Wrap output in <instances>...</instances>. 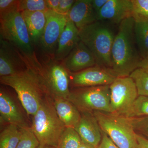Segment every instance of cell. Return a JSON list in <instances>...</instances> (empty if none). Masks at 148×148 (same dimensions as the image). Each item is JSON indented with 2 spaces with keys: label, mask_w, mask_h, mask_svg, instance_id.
I'll return each instance as SVG.
<instances>
[{
  "label": "cell",
  "mask_w": 148,
  "mask_h": 148,
  "mask_svg": "<svg viewBox=\"0 0 148 148\" xmlns=\"http://www.w3.org/2000/svg\"><path fill=\"white\" fill-rule=\"evenodd\" d=\"M24 54L27 69L12 75L1 77L0 82L15 90L27 114L33 116L43 100L51 95L44 76L42 64L35 52L32 55Z\"/></svg>",
  "instance_id": "1"
},
{
  "label": "cell",
  "mask_w": 148,
  "mask_h": 148,
  "mask_svg": "<svg viewBox=\"0 0 148 148\" xmlns=\"http://www.w3.org/2000/svg\"><path fill=\"white\" fill-rule=\"evenodd\" d=\"M135 24L132 17L122 21L113 43L111 69L118 77H129L142 59L135 40Z\"/></svg>",
  "instance_id": "2"
},
{
  "label": "cell",
  "mask_w": 148,
  "mask_h": 148,
  "mask_svg": "<svg viewBox=\"0 0 148 148\" xmlns=\"http://www.w3.org/2000/svg\"><path fill=\"white\" fill-rule=\"evenodd\" d=\"M115 25L97 21L79 30L81 41L90 49L94 56L96 64L111 69V52L117 31Z\"/></svg>",
  "instance_id": "3"
},
{
  "label": "cell",
  "mask_w": 148,
  "mask_h": 148,
  "mask_svg": "<svg viewBox=\"0 0 148 148\" xmlns=\"http://www.w3.org/2000/svg\"><path fill=\"white\" fill-rule=\"evenodd\" d=\"M33 116L31 129L40 144L58 148L59 140L66 127L57 114L51 95L43 100Z\"/></svg>",
  "instance_id": "4"
},
{
  "label": "cell",
  "mask_w": 148,
  "mask_h": 148,
  "mask_svg": "<svg viewBox=\"0 0 148 148\" xmlns=\"http://www.w3.org/2000/svg\"><path fill=\"white\" fill-rule=\"evenodd\" d=\"M101 130L119 148H138L135 132L129 119L111 113L94 111Z\"/></svg>",
  "instance_id": "5"
},
{
  "label": "cell",
  "mask_w": 148,
  "mask_h": 148,
  "mask_svg": "<svg viewBox=\"0 0 148 148\" xmlns=\"http://www.w3.org/2000/svg\"><path fill=\"white\" fill-rule=\"evenodd\" d=\"M68 100L81 112L110 113V85L80 88L71 92Z\"/></svg>",
  "instance_id": "6"
},
{
  "label": "cell",
  "mask_w": 148,
  "mask_h": 148,
  "mask_svg": "<svg viewBox=\"0 0 148 148\" xmlns=\"http://www.w3.org/2000/svg\"><path fill=\"white\" fill-rule=\"evenodd\" d=\"M0 19L1 38L26 54L32 55L34 53L33 43L21 12L10 14Z\"/></svg>",
  "instance_id": "7"
},
{
  "label": "cell",
  "mask_w": 148,
  "mask_h": 148,
  "mask_svg": "<svg viewBox=\"0 0 148 148\" xmlns=\"http://www.w3.org/2000/svg\"><path fill=\"white\" fill-rule=\"evenodd\" d=\"M110 90L111 113L125 116L139 96L135 82L129 76L118 77Z\"/></svg>",
  "instance_id": "8"
},
{
  "label": "cell",
  "mask_w": 148,
  "mask_h": 148,
  "mask_svg": "<svg viewBox=\"0 0 148 148\" xmlns=\"http://www.w3.org/2000/svg\"><path fill=\"white\" fill-rule=\"evenodd\" d=\"M54 58L42 63L44 76L53 99L63 98L68 100L71 91L69 89L70 77L68 71L62 64Z\"/></svg>",
  "instance_id": "9"
},
{
  "label": "cell",
  "mask_w": 148,
  "mask_h": 148,
  "mask_svg": "<svg viewBox=\"0 0 148 148\" xmlns=\"http://www.w3.org/2000/svg\"><path fill=\"white\" fill-rule=\"evenodd\" d=\"M46 23L40 43L47 55L55 54L59 38L69 20L68 14H61L51 10L45 11Z\"/></svg>",
  "instance_id": "10"
},
{
  "label": "cell",
  "mask_w": 148,
  "mask_h": 148,
  "mask_svg": "<svg viewBox=\"0 0 148 148\" xmlns=\"http://www.w3.org/2000/svg\"><path fill=\"white\" fill-rule=\"evenodd\" d=\"M0 38L1 77L12 75L27 69L24 53L12 44Z\"/></svg>",
  "instance_id": "11"
},
{
  "label": "cell",
  "mask_w": 148,
  "mask_h": 148,
  "mask_svg": "<svg viewBox=\"0 0 148 148\" xmlns=\"http://www.w3.org/2000/svg\"><path fill=\"white\" fill-rule=\"evenodd\" d=\"M71 77L72 84L79 88L110 85L118 77L111 69L98 65L72 73Z\"/></svg>",
  "instance_id": "12"
},
{
  "label": "cell",
  "mask_w": 148,
  "mask_h": 148,
  "mask_svg": "<svg viewBox=\"0 0 148 148\" xmlns=\"http://www.w3.org/2000/svg\"><path fill=\"white\" fill-rule=\"evenodd\" d=\"M131 0H108L97 15V21L119 25L126 18L132 17Z\"/></svg>",
  "instance_id": "13"
},
{
  "label": "cell",
  "mask_w": 148,
  "mask_h": 148,
  "mask_svg": "<svg viewBox=\"0 0 148 148\" xmlns=\"http://www.w3.org/2000/svg\"><path fill=\"white\" fill-rule=\"evenodd\" d=\"M63 61L62 65L67 71L73 73L97 65L92 52L81 40Z\"/></svg>",
  "instance_id": "14"
},
{
  "label": "cell",
  "mask_w": 148,
  "mask_h": 148,
  "mask_svg": "<svg viewBox=\"0 0 148 148\" xmlns=\"http://www.w3.org/2000/svg\"><path fill=\"white\" fill-rule=\"evenodd\" d=\"M74 129L83 143L98 148L102 140V131L93 114L82 112L80 120Z\"/></svg>",
  "instance_id": "15"
},
{
  "label": "cell",
  "mask_w": 148,
  "mask_h": 148,
  "mask_svg": "<svg viewBox=\"0 0 148 148\" xmlns=\"http://www.w3.org/2000/svg\"><path fill=\"white\" fill-rule=\"evenodd\" d=\"M79 30L69 19L59 38L54 58L57 61H63L80 41Z\"/></svg>",
  "instance_id": "16"
},
{
  "label": "cell",
  "mask_w": 148,
  "mask_h": 148,
  "mask_svg": "<svg viewBox=\"0 0 148 148\" xmlns=\"http://www.w3.org/2000/svg\"><path fill=\"white\" fill-rule=\"evenodd\" d=\"M68 15L79 30L97 21V14L92 8L91 0L75 1Z\"/></svg>",
  "instance_id": "17"
},
{
  "label": "cell",
  "mask_w": 148,
  "mask_h": 148,
  "mask_svg": "<svg viewBox=\"0 0 148 148\" xmlns=\"http://www.w3.org/2000/svg\"><path fill=\"white\" fill-rule=\"evenodd\" d=\"M0 114L1 118L9 124L14 125L20 128L28 127L13 99L1 88L0 91Z\"/></svg>",
  "instance_id": "18"
},
{
  "label": "cell",
  "mask_w": 148,
  "mask_h": 148,
  "mask_svg": "<svg viewBox=\"0 0 148 148\" xmlns=\"http://www.w3.org/2000/svg\"><path fill=\"white\" fill-rule=\"evenodd\" d=\"M21 14L27 25L32 43H39L46 23L45 12L23 11Z\"/></svg>",
  "instance_id": "19"
},
{
  "label": "cell",
  "mask_w": 148,
  "mask_h": 148,
  "mask_svg": "<svg viewBox=\"0 0 148 148\" xmlns=\"http://www.w3.org/2000/svg\"><path fill=\"white\" fill-rule=\"evenodd\" d=\"M53 102L57 114L65 126L75 128L81 118V113L78 109L66 99L54 98Z\"/></svg>",
  "instance_id": "20"
},
{
  "label": "cell",
  "mask_w": 148,
  "mask_h": 148,
  "mask_svg": "<svg viewBox=\"0 0 148 148\" xmlns=\"http://www.w3.org/2000/svg\"><path fill=\"white\" fill-rule=\"evenodd\" d=\"M21 135V128L8 124L0 134V148H16Z\"/></svg>",
  "instance_id": "21"
},
{
  "label": "cell",
  "mask_w": 148,
  "mask_h": 148,
  "mask_svg": "<svg viewBox=\"0 0 148 148\" xmlns=\"http://www.w3.org/2000/svg\"><path fill=\"white\" fill-rule=\"evenodd\" d=\"M136 44L142 59L148 56V22H135Z\"/></svg>",
  "instance_id": "22"
},
{
  "label": "cell",
  "mask_w": 148,
  "mask_h": 148,
  "mask_svg": "<svg viewBox=\"0 0 148 148\" xmlns=\"http://www.w3.org/2000/svg\"><path fill=\"white\" fill-rule=\"evenodd\" d=\"M129 77L135 83L138 95L148 96V70L144 68H137Z\"/></svg>",
  "instance_id": "23"
},
{
  "label": "cell",
  "mask_w": 148,
  "mask_h": 148,
  "mask_svg": "<svg viewBox=\"0 0 148 148\" xmlns=\"http://www.w3.org/2000/svg\"><path fill=\"white\" fill-rule=\"evenodd\" d=\"M82 141L73 128L66 127L61 135L58 148H79Z\"/></svg>",
  "instance_id": "24"
},
{
  "label": "cell",
  "mask_w": 148,
  "mask_h": 148,
  "mask_svg": "<svg viewBox=\"0 0 148 148\" xmlns=\"http://www.w3.org/2000/svg\"><path fill=\"white\" fill-rule=\"evenodd\" d=\"M125 116L128 118L148 116V96H138Z\"/></svg>",
  "instance_id": "25"
},
{
  "label": "cell",
  "mask_w": 148,
  "mask_h": 148,
  "mask_svg": "<svg viewBox=\"0 0 148 148\" xmlns=\"http://www.w3.org/2000/svg\"><path fill=\"white\" fill-rule=\"evenodd\" d=\"M135 22H148V0H131Z\"/></svg>",
  "instance_id": "26"
},
{
  "label": "cell",
  "mask_w": 148,
  "mask_h": 148,
  "mask_svg": "<svg viewBox=\"0 0 148 148\" xmlns=\"http://www.w3.org/2000/svg\"><path fill=\"white\" fill-rule=\"evenodd\" d=\"M21 135L16 148H37L40 145L39 142L31 127L21 128Z\"/></svg>",
  "instance_id": "27"
},
{
  "label": "cell",
  "mask_w": 148,
  "mask_h": 148,
  "mask_svg": "<svg viewBox=\"0 0 148 148\" xmlns=\"http://www.w3.org/2000/svg\"><path fill=\"white\" fill-rule=\"evenodd\" d=\"M48 9L46 0H20L18 11L45 12Z\"/></svg>",
  "instance_id": "28"
},
{
  "label": "cell",
  "mask_w": 148,
  "mask_h": 148,
  "mask_svg": "<svg viewBox=\"0 0 148 148\" xmlns=\"http://www.w3.org/2000/svg\"><path fill=\"white\" fill-rule=\"evenodd\" d=\"M128 119L135 132L148 138V116Z\"/></svg>",
  "instance_id": "29"
},
{
  "label": "cell",
  "mask_w": 148,
  "mask_h": 148,
  "mask_svg": "<svg viewBox=\"0 0 148 148\" xmlns=\"http://www.w3.org/2000/svg\"><path fill=\"white\" fill-rule=\"evenodd\" d=\"M19 1L0 0V18L18 11Z\"/></svg>",
  "instance_id": "30"
},
{
  "label": "cell",
  "mask_w": 148,
  "mask_h": 148,
  "mask_svg": "<svg viewBox=\"0 0 148 148\" xmlns=\"http://www.w3.org/2000/svg\"><path fill=\"white\" fill-rule=\"evenodd\" d=\"M75 1L74 0H60L58 10L56 12L61 14H68Z\"/></svg>",
  "instance_id": "31"
},
{
  "label": "cell",
  "mask_w": 148,
  "mask_h": 148,
  "mask_svg": "<svg viewBox=\"0 0 148 148\" xmlns=\"http://www.w3.org/2000/svg\"><path fill=\"white\" fill-rule=\"evenodd\" d=\"M98 148H119L106 133L102 131V139Z\"/></svg>",
  "instance_id": "32"
},
{
  "label": "cell",
  "mask_w": 148,
  "mask_h": 148,
  "mask_svg": "<svg viewBox=\"0 0 148 148\" xmlns=\"http://www.w3.org/2000/svg\"><path fill=\"white\" fill-rule=\"evenodd\" d=\"M108 0H91L93 10L97 15Z\"/></svg>",
  "instance_id": "33"
},
{
  "label": "cell",
  "mask_w": 148,
  "mask_h": 148,
  "mask_svg": "<svg viewBox=\"0 0 148 148\" xmlns=\"http://www.w3.org/2000/svg\"><path fill=\"white\" fill-rule=\"evenodd\" d=\"M138 148H148V139L136 132L135 134Z\"/></svg>",
  "instance_id": "34"
},
{
  "label": "cell",
  "mask_w": 148,
  "mask_h": 148,
  "mask_svg": "<svg viewBox=\"0 0 148 148\" xmlns=\"http://www.w3.org/2000/svg\"><path fill=\"white\" fill-rule=\"evenodd\" d=\"M60 0H46L48 9L57 12Z\"/></svg>",
  "instance_id": "35"
},
{
  "label": "cell",
  "mask_w": 148,
  "mask_h": 148,
  "mask_svg": "<svg viewBox=\"0 0 148 148\" xmlns=\"http://www.w3.org/2000/svg\"><path fill=\"white\" fill-rule=\"evenodd\" d=\"M138 68H144L148 70V56L141 60Z\"/></svg>",
  "instance_id": "36"
},
{
  "label": "cell",
  "mask_w": 148,
  "mask_h": 148,
  "mask_svg": "<svg viewBox=\"0 0 148 148\" xmlns=\"http://www.w3.org/2000/svg\"><path fill=\"white\" fill-rule=\"evenodd\" d=\"M79 148H98L95 147L92 145H88V144H86L82 142V144L79 147Z\"/></svg>",
  "instance_id": "37"
},
{
  "label": "cell",
  "mask_w": 148,
  "mask_h": 148,
  "mask_svg": "<svg viewBox=\"0 0 148 148\" xmlns=\"http://www.w3.org/2000/svg\"><path fill=\"white\" fill-rule=\"evenodd\" d=\"M47 146L44 145L40 144V145L37 148H47Z\"/></svg>",
  "instance_id": "38"
},
{
  "label": "cell",
  "mask_w": 148,
  "mask_h": 148,
  "mask_svg": "<svg viewBox=\"0 0 148 148\" xmlns=\"http://www.w3.org/2000/svg\"><path fill=\"white\" fill-rule=\"evenodd\" d=\"M47 148H56L53 147H47Z\"/></svg>",
  "instance_id": "39"
}]
</instances>
